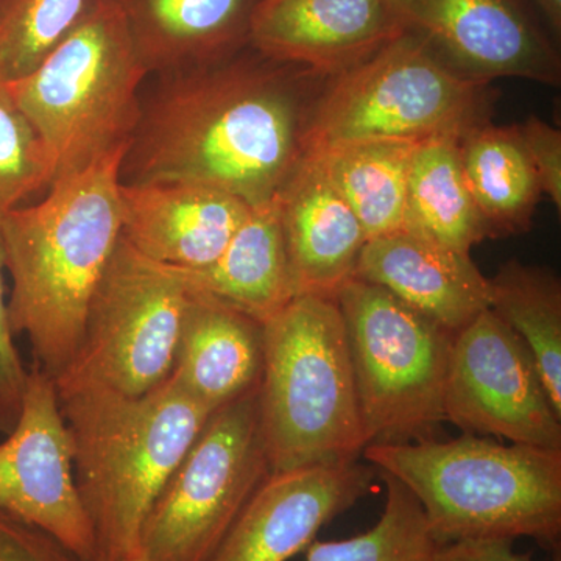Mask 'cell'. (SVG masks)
<instances>
[{
    "label": "cell",
    "mask_w": 561,
    "mask_h": 561,
    "mask_svg": "<svg viewBox=\"0 0 561 561\" xmlns=\"http://www.w3.org/2000/svg\"><path fill=\"white\" fill-rule=\"evenodd\" d=\"M332 76L250 44L224 60L157 76L121 165V183L213 187L250 206L273 201L306 153Z\"/></svg>",
    "instance_id": "1"
},
{
    "label": "cell",
    "mask_w": 561,
    "mask_h": 561,
    "mask_svg": "<svg viewBox=\"0 0 561 561\" xmlns=\"http://www.w3.org/2000/svg\"><path fill=\"white\" fill-rule=\"evenodd\" d=\"M127 149L55 180L43 201L2 214L10 328L27 337L33 367L54 382L79 354L92 295L121 239Z\"/></svg>",
    "instance_id": "2"
},
{
    "label": "cell",
    "mask_w": 561,
    "mask_h": 561,
    "mask_svg": "<svg viewBox=\"0 0 561 561\" xmlns=\"http://www.w3.org/2000/svg\"><path fill=\"white\" fill-rule=\"evenodd\" d=\"M57 393L95 561L131 559L151 505L213 412L171 378L139 397L102 387Z\"/></svg>",
    "instance_id": "3"
},
{
    "label": "cell",
    "mask_w": 561,
    "mask_h": 561,
    "mask_svg": "<svg viewBox=\"0 0 561 561\" xmlns=\"http://www.w3.org/2000/svg\"><path fill=\"white\" fill-rule=\"evenodd\" d=\"M362 456L412 491L438 545L526 537L560 551L561 451L463 434Z\"/></svg>",
    "instance_id": "4"
},
{
    "label": "cell",
    "mask_w": 561,
    "mask_h": 561,
    "mask_svg": "<svg viewBox=\"0 0 561 561\" xmlns=\"http://www.w3.org/2000/svg\"><path fill=\"white\" fill-rule=\"evenodd\" d=\"M260 424L272 472L359 460L367 443L337 298L297 295L265 321Z\"/></svg>",
    "instance_id": "5"
},
{
    "label": "cell",
    "mask_w": 561,
    "mask_h": 561,
    "mask_svg": "<svg viewBox=\"0 0 561 561\" xmlns=\"http://www.w3.org/2000/svg\"><path fill=\"white\" fill-rule=\"evenodd\" d=\"M147 77L116 3L90 0L49 57L9 84L49 149L58 180L127 149Z\"/></svg>",
    "instance_id": "6"
},
{
    "label": "cell",
    "mask_w": 561,
    "mask_h": 561,
    "mask_svg": "<svg viewBox=\"0 0 561 561\" xmlns=\"http://www.w3.org/2000/svg\"><path fill=\"white\" fill-rule=\"evenodd\" d=\"M496 92L449 69L404 31L321 92L306 151L360 140L423 142L461 136L493 116Z\"/></svg>",
    "instance_id": "7"
},
{
    "label": "cell",
    "mask_w": 561,
    "mask_h": 561,
    "mask_svg": "<svg viewBox=\"0 0 561 561\" xmlns=\"http://www.w3.org/2000/svg\"><path fill=\"white\" fill-rule=\"evenodd\" d=\"M335 298L367 446L434 438L456 334L368 280L351 278Z\"/></svg>",
    "instance_id": "8"
},
{
    "label": "cell",
    "mask_w": 561,
    "mask_h": 561,
    "mask_svg": "<svg viewBox=\"0 0 561 561\" xmlns=\"http://www.w3.org/2000/svg\"><path fill=\"white\" fill-rule=\"evenodd\" d=\"M187 294L180 268L142 256L121 236L92 295L79 354L57 390L102 387L139 397L168 381Z\"/></svg>",
    "instance_id": "9"
},
{
    "label": "cell",
    "mask_w": 561,
    "mask_h": 561,
    "mask_svg": "<svg viewBox=\"0 0 561 561\" xmlns=\"http://www.w3.org/2000/svg\"><path fill=\"white\" fill-rule=\"evenodd\" d=\"M271 472L257 387L210 413L151 505L140 551L147 561H210Z\"/></svg>",
    "instance_id": "10"
},
{
    "label": "cell",
    "mask_w": 561,
    "mask_h": 561,
    "mask_svg": "<svg viewBox=\"0 0 561 561\" xmlns=\"http://www.w3.org/2000/svg\"><path fill=\"white\" fill-rule=\"evenodd\" d=\"M445 416L465 434L561 451V415L537 362L493 309L454 335Z\"/></svg>",
    "instance_id": "11"
},
{
    "label": "cell",
    "mask_w": 561,
    "mask_h": 561,
    "mask_svg": "<svg viewBox=\"0 0 561 561\" xmlns=\"http://www.w3.org/2000/svg\"><path fill=\"white\" fill-rule=\"evenodd\" d=\"M405 31L474 83L523 79L560 87L561 57L530 0H391Z\"/></svg>",
    "instance_id": "12"
},
{
    "label": "cell",
    "mask_w": 561,
    "mask_h": 561,
    "mask_svg": "<svg viewBox=\"0 0 561 561\" xmlns=\"http://www.w3.org/2000/svg\"><path fill=\"white\" fill-rule=\"evenodd\" d=\"M0 512L46 531L81 561L94 535L73 479L72 442L54 379L31 367L20 419L0 443Z\"/></svg>",
    "instance_id": "13"
},
{
    "label": "cell",
    "mask_w": 561,
    "mask_h": 561,
    "mask_svg": "<svg viewBox=\"0 0 561 561\" xmlns=\"http://www.w3.org/2000/svg\"><path fill=\"white\" fill-rule=\"evenodd\" d=\"M376 468L320 465L271 472L210 561H287L316 541L324 524L370 493Z\"/></svg>",
    "instance_id": "14"
},
{
    "label": "cell",
    "mask_w": 561,
    "mask_h": 561,
    "mask_svg": "<svg viewBox=\"0 0 561 561\" xmlns=\"http://www.w3.org/2000/svg\"><path fill=\"white\" fill-rule=\"evenodd\" d=\"M404 31L391 0H261L250 46L272 60L337 76Z\"/></svg>",
    "instance_id": "15"
},
{
    "label": "cell",
    "mask_w": 561,
    "mask_h": 561,
    "mask_svg": "<svg viewBox=\"0 0 561 561\" xmlns=\"http://www.w3.org/2000/svg\"><path fill=\"white\" fill-rule=\"evenodd\" d=\"M251 208L197 184L121 183V236L151 261L198 271L220 256Z\"/></svg>",
    "instance_id": "16"
},
{
    "label": "cell",
    "mask_w": 561,
    "mask_h": 561,
    "mask_svg": "<svg viewBox=\"0 0 561 561\" xmlns=\"http://www.w3.org/2000/svg\"><path fill=\"white\" fill-rule=\"evenodd\" d=\"M354 278L378 284L453 334L491 308L490 278L470 253L409 230L365 242Z\"/></svg>",
    "instance_id": "17"
},
{
    "label": "cell",
    "mask_w": 561,
    "mask_h": 561,
    "mask_svg": "<svg viewBox=\"0 0 561 561\" xmlns=\"http://www.w3.org/2000/svg\"><path fill=\"white\" fill-rule=\"evenodd\" d=\"M297 295L335 297L367 242L359 220L311 153L275 197Z\"/></svg>",
    "instance_id": "18"
},
{
    "label": "cell",
    "mask_w": 561,
    "mask_h": 561,
    "mask_svg": "<svg viewBox=\"0 0 561 561\" xmlns=\"http://www.w3.org/2000/svg\"><path fill=\"white\" fill-rule=\"evenodd\" d=\"M262 367L264 323L210 295L190 290L172 381L216 412L257 389Z\"/></svg>",
    "instance_id": "19"
},
{
    "label": "cell",
    "mask_w": 561,
    "mask_h": 561,
    "mask_svg": "<svg viewBox=\"0 0 561 561\" xmlns=\"http://www.w3.org/2000/svg\"><path fill=\"white\" fill-rule=\"evenodd\" d=\"M150 76L201 68L250 44L261 0H113Z\"/></svg>",
    "instance_id": "20"
},
{
    "label": "cell",
    "mask_w": 561,
    "mask_h": 561,
    "mask_svg": "<svg viewBox=\"0 0 561 561\" xmlns=\"http://www.w3.org/2000/svg\"><path fill=\"white\" fill-rule=\"evenodd\" d=\"M180 272L187 289L210 295L261 323L286 308L297 291L275 198L251 208L213 264Z\"/></svg>",
    "instance_id": "21"
},
{
    "label": "cell",
    "mask_w": 561,
    "mask_h": 561,
    "mask_svg": "<svg viewBox=\"0 0 561 561\" xmlns=\"http://www.w3.org/2000/svg\"><path fill=\"white\" fill-rule=\"evenodd\" d=\"M459 149L491 239L529 231L542 192L518 124L478 125L460 136Z\"/></svg>",
    "instance_id": "22"
},
{
    "label": "cell",
    "mask_w": 561,
    "mask_h": 561,
    "mask_svg": "<svg viewBox=\"0 0 561 561\" xmlns=\"http://www.w3.org/2000/svg\"><path fill=\"white\" fill-rule=\"evenodd\" d=\"M415 142L360 140L308 150L359 220L367 241L405 228Z\"/></svg>",
    "instance_id": "23"
},
{
    "label": "cell",
    "mask_w": 561,
    "mask_h": 561,
    "mask_svg": "<svg viewBox=\"0 0 561 561\" xmlns=\"http://www.w3.org/2000/svg\"><path fill=\"white\" fill-rule=\"evenodd\" d=\"M460 136L423 140L413 150L404 230L470 253L491 239L465 176Z\"/></svg>",
    "instance_id": "24"
},
{
    "label": "cell",
    "mask_w": 561,
    "mask_h": 561,
    "mask_svg": "<svg viewBox=\"0 0 561 561\" xmlns=\"http://www.w3.org/2000/svg\"><path fill=\"white\" fill-rule=\"evenodd\" d=\"M491 308L529 346L561 415V283L540 265L505 262L490 279Z\"/></svg>",
    "instance_id": "25"
},
{
    "label": "cell",
    "mask_w": 561,
    "mask_h": 561,
    "mask_svg": "<svg viewBox=\"0 0 561 561\" xmlns=\"http://www.w3.org/2000/svg\"><path fill=\"white\" fill-rule=\"evenodd\" d=\"M387 486L381 519L365 534L348 540L313 541L308 561H435L438 545L412 491L387 472L378 471Z\"/></svg>",
    "instance_id": "26"
},
{
    "label": "cell",
    "mask_w": 561,
    "mask_h": 561,
    "mask_svg": "<svg viewBox=\"0 0 561 561\" xmlns=\"http://www.w3.org/2000/svg\"><path fill=\"white\" fill-rule=\"evenodd\" d=\"M90 0H0V81L24 79L72 32Z\"/></svg>",
    "instance_id": "27"
},
{
    "label": "cell",
    "mask_w": 561,
    "mask_h": 561,
    "mask_svg": "<svg viewBox=\"0 0 561 561\" xmlns=\"http://www.w3.org/2000/svg\"><path fill=\"white\" fill-rule=\"evenodd\" d=\"M54 180L49 149L18 105L10 84L0 81V213L49 191Z\"/></svg>",
    "instance_id": "28"
},
{
    "label": "cell",
    "mask_w": 561,
    "mask_h": 561,
    "mask_svg": "<svg viewBox=\"0 0 561 561\" xmlns=\"http://www.w3.org/2000/svg\"><path fill=\"white\" fill-rule=\"evenodd\" d=\"M0 213V434L9 435L20 419L22 397L28 370L22 364L20 351L10 328L9 308L5 300V247Z\"/></svg>",
    "instance_id": "29"
},
{
    "label": "cell",
    "mask_w": 561,
    "mask_h": 561,
    "mask_svg": "<svg viewBox=\"0 0 561 561\" xmlns=\"http://www.w3.org/2000/svg\"><path fill=\"white\" fill-rule=\"evenodd\" d=\"M524 146L540 181L542 195L561 210V131L537 116L518 124Z\"/></svg>",
    "instance_id": "30"
},
{
    "label": "cell",
    "mask_w": 561,
    "mask_h": 561,
    "mask_svg": "<svg viewBox=\"0 0 561 561\" xmlns=\"http://www.w3.org/2000/svg\"><path fill=\"white\" fill-rule=\"evenodd\" d=\"M0 561H81L46 531L0 512Z\"/></svg>",
    "instance_id": "31"
},
{
    "label": "cell",
    "mask_w": 561,
    "mask_h": 561,
    "mask_svg": "<svg viewBox=\"0 0 561 561\" xmlns=\"http://www.w3.org/2000/svg\"><path fill=\"white\" fill-rule=\"evenodd\" d=\"M435 561H534L513 551L508 540H465L446 542L438 548ZM552 561H561L560 551Z\"/></svg>",
    "instance_id": "32"
},
{
    "label": "cell",
    "mask_w": 561,
    "mask_h": 561,
    "mask_svg": "<svg viewBox=\"0 0 561 561\" xmlns=\"http://www.w3.org/2000/svg\"><path fill=\"white\" fill-rule=\"evenodd\" d=\"M534 9L540 14L553 39L560 43L561 36V0H530Z\"/></svg>",
    "instance_id": "33"
},
{
    "label": "cell",
    "mask_w": 561,
    "mask_h": 561,
    "mask_svg": "<svg viewBox=\"0 0 561 561\" xmlns=\"http://www.w3.org/2000/svg\"><path fill=\"white\" fill-rule=\"evenodd\" d=\"M125 561H147L146 556L142 552H139L138 556L131 557V559Z\"/></svg>",
    "instance_id": "34"
}]
</instances>
